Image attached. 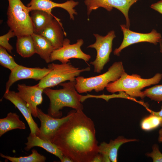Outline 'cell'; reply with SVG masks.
<instances>
[{"label": "cell", "mask_w": 162, "mask_h": 162, "mask_svg": "<svg viewBox=\"0 0 162 162\" xmlns=\"http://www.w3.org/2000/svg\"><path fill=\"white\" fill-rule=\"evenodd\" d=\"M51 142L74 162H92L99 153L94 123L82 110H72Z\"/></svg>", "instance_id": "1"}, {"label": "cell", "mask_w": 162, "mask_h": 162, "mask_svg": "<svg viewBox=\"0 0 162 162\" xmlns=\"http://www.w3.org/2000/svg\"><path fill=\"white\" fill-rule=\"evenodd\" d=\"M76 81L62 82L59 85L62 88L53 89L50 88L44 89L43 92L50 101L47 110L48 114L56 118H61L62 115L61 111L63 107L72 108L76 111L82 110V102L87 98V95L79 94L76 89Z\"/></svg>", "instance_id": "2"}, {"label": "cell", "mask_w": 162, "mask_h": 162, "mask_svg": "<svg viewBox=\"0 0 162 162\" xmlns=\"http://www.w3.org/2000/svg\"><path fill=\"white\" fill-rule=\"evenodd\" d=\"M162 78V74L160 73L151 78L144 79L138 74L129 75L125 72L116 81L110 83L106 89L111 93L125 92L131 97L143 99L145 96L141 91L145 87L158 83Z\"/></svg>", "instance_id": "3"}, {"label": "cell", "mask_w": 162, "mask_h": 162, "mask_svg": "<svg viewBox=\"0 0 162 162\" xmlns=\"http://www.w3.org/2000/svg\"><path fill=\"white\" fill-rule=\"evenodd\" d=\"M125 72L122 62H115L102 74L88 78L77 76L75 79V88L79 93L93 90L98 92L103 90L110 83L116 81Z\"/></svg>", "instance_id": "4"}, {"label": "cell", "mask_w": 162, "mask_h": 162, "mask_svg": "<svg viewBox=\"0 0 162 162\" xmlns=\"http://www.w3.org/2000/svg\"><path fill=\"white\" fill-rule=\"evenodd\" d=\"M7 23L17 37L34 33V28L28 7L21 0H8Z\"/></svg>", "instance_id": "5"}, {"label": "cell", "mask_w": 162, "mask_h": 162, "mask_svg": "<svg viewBox=\"0 0 162 162\" xmlns=\"http://www.w3.org/2000/svg\"><path fill=\"white\" fill-rule=\"evenodd\" d=\"M50 72L40 80L38 83L40 87L44 89L54 87L66 81H75L76 77L80 73L89 71V67L81 69L75 67L69 62L67 63L57 64L52 63L48 65Z\"/></svg>", "instance_id": "6"}, {"label": "cell", "mask_w": 162, "mask_h": 162, "mask_svg": "<svg viewBox=\"0 0 162 162\" xmlns=\"http://www.w3.org/2000/svg\"><path fill=\"white\" fill-rule=\"evenodd\" d=\"M93 35L96 41L87 48L95 49L97 55L95 59L91 62L90 64L93 66L94 72L100 73L105 64L110 61V56L112 51V41L116 36L113 30L111 31L104 36L97 34Z\"/></svg>", "instance_id": "7"}, {"label": "cell", "mask_w": 162, "mask_h": 162, "mask_svg": "<svg viewBox=\"0 0 162 162\" xmlns=\"http://www.w3.org/2000/svg\"><path fill=\"white\" fill-rule=\"evenodd\" d=\"M70 40L64 39L62 46L53 50L50 56L51 62L58 60L62 63H67L70 62L71 58L82 59L87 63L91 56L84 52L81 47L84 43L82 39H78L76 43L70 44Z\"/></svg>", "instance_id": "8"}, {"label": "cell", "mask_w": 162, "mask_h": 162, "mask_svg": "<svg viewBox=\"0 0 162 162\" xmlns=\"http://www.w3.org/2000/svg\"><path fill=\"white\" fill-rule=\"evenodd\" d=\"M120 26L123 33V39L120 46L114 51V55L119 56L123 49L135 43L147 42L156 45L162 41L161 34L154 29L149 33H142L131 31L125 25H121Z\"/></svg>", "instance_id": "9"}, {"label": "cell", "mask_w": 162, "mask_h": 162, "mask_svg": "<svg viewBox=\"0 0 162 162\" xmlns=\"http://www.w3.org/2000/svg\"><path fill=\"white\" fill-rule=\"evenodd\" d=\"M140 0H85L84 3L87 7V14L89 16L92 11L99 8H103L108 11L113 8L120 11L124 15L126 21V27L130 26L128 11L131 6Z\"/></svg>", "instance_id": "10"}, {"label": "cell", "mask_w": 162, "mask_h": 162, "mask_svg": "<svg viewBox=\"0 0 162 162\" xmlns=\"http://www.w3.org/2000/svg\"><path fill=\"white\" fill-rule=\"evenodd\" d=\"M37 112V117L40 122L39 134L38 136L42 139L51 142L59 127L71 116L72 110L66 116L60 118H54L48 114H46L38 107Z\"/></svg>", "instance_id": "11"}, {"label": "cell", "mask_w": 162, "mask_h": 162, "mask_svg": "<svg viewBox=\"0 0 162 162\" xmlns=\"http://www.w3.org/2000/svg\"><path fill=\"white\" fill-rule=\"evenodd\" d=\"M51 70L48 68H30L19 64L11 71L8 80L6 83L5 92L9 91L12 85L20 80L32 79L36 81L40 80Z\"/></svg>", "instance_id": "12"}, {"label": "cell", "mask_w": 162, "mask_h": 162, "mask_svg": "<svg viewBox=\"0 0 162 162\" xmlns=\"http://www.w3.org/2000/svg\"><path fill=\"white\" fill-rule=\"evenodd\" d=\"M17 94L26 103L32 116L37 117L38 106L43 101L42 93L44 89L39 87L38 84L29 86L25 84H18Z\"/></svg>", "instance_id": "13"}, {"label": "cell", "mask_w": 162, "mask_h": 162, "mask_svg": "<svg viewBox=\"0 0 162 162\" xmlns=\"http://www.w3.org/2000/svg\"><path fill=\"white\" fill-rule=\"evenodd\" d=\"M78 4V2L73 0H68L61 3L55 2L51 0H31L27 6L30 11L38 10H43L49 14H51L52 10L53 8H61L68 12L70 20H74V15L77 14L74 8Z\"/></svg>", "instance_id": "14"}, {"label": "cell", "mask_w": 162, "mask_h": 162, "mask_svg": "<svg viewBox=\"0 0 162 162\" xmlns=\"http://www.w3.org/2000/svg\"><path fill=\"white\" fill-rule=\"evenodd\" d=\"M3 97L11 102L21 113L29 127L30 134L38 135L39 128L33 119L31 112L26 102L22 99L14 91L5 92Z\"/></svg>", "instance_id": "15"}, {"label": "cell", "mask_w": 162, "mask_h": 162, "mask_svg": "<svg viewBox=\"0 0 162 162\" xmlns=\"http://www.w3.org/2000/svg\"><path fill=\"white\" fill-rule=\"evenodd\" d=\"M37 34L47 39L55 50L61 47L66 34L64 30L60 20L55 17Z\"/></svg>", "instance_id": "16"}, {"label": "cell", "mask_w": 162, "mask_h": 162, "mask_svg": "<svg viewBox=\"0 0 162 162\" xmlns=\"http://www.w3.org/2000/svg\"><path fill=\"white\" fill-rule=\"evenodd\" d=\"M136 139H127L120 136L114 140H111L109 143L101 142L98 146V153L108 156L111 161L117 162L118 152L120 146L123 144L130 142L138 141Z\"/></svg>", "instance_id": "17"}, {"label": "cell", "mask_w": 162, "mask_h": 162, "mask_svg": "<svg viewBox=\"0 0 162 162\" xmlns=\"http://www.w3.org/2000/svg\"><path fill=\"white\" fill-rule=\"evenodd\" d=\"M27 139V142L25 143L26 146L24 148L25 151L28 152L33 147H39L58 157L60 160L63 158L64 155L62 152L51 142L43 140L36 134L30 133Z\"/></svg>", "instance_id": "18"}, {"label": "cell", "mask_w": 162, "mask_h": 162, "mask_svg": "<svg viewBox=\"0 0 162 162\" xmlns=\"http://www.w3.org/2000/svg\"><path fill=\"white\" fill-rule=\"evenodd\" d=\"M35 51V53L47 63L51 62V53L55 49L51 43L44 37L33 33L32 35Z\"/></svg>", "instance_id": "19"}, {"label": "cell", "mask_w": 162, "mask_h": 162, "mask_svg": "<svg viewBox=\"0 0 162 162\" xmlns=\"http://www.w3.org/2000/svg\"><path fill=\"white\" fill-rule=\"evenodd\" d=\"M26 128L25 123L15 112H10L5 117L0 119V137L10 130Z\"/></svg>", "instance_id": "20"}, {"label": "cell", "mask_w": 162, "mask_h": 162, "mask_svg": "<svg viewBox=\"0 0 162 162\" xmlns=\"http://www.w3.org/2000/svg\"><path fill=\"white\" fill-rule=\"evenodd\" d=\"M17 53L23 58H28L35 53L33 40L31 35L17 37L16 44Z\"/></svg>", "instance_id": "21"}, {"label": "cell", "mask_w": 162, "mask_h": 162, "mask_svg": "<svg viewBox=\"0 0 162 162\" xmlns=\"http://www.w3.org/2000/svg\"><path fill=\"white\" fill-rule=\"evenodd\" d=\"M30 17L34 28V33L38 34L54 17L52 14L40 10L30 11Z\"/></svg>", "instance_id": "22"}, {"label": "cell", "mask_w": 162, "mask_h": 162, "mask_svg": "<svg viewBox=\"0 0 162 162\" xmlns=\"http://www.w3.org/2000/svg\"><path fill=\"white\" fill-rule=\"evenodd\" d=\"M32 154L28 156H20L18 157H12L5 155L1 153L0 156L3 158L9 160L11 162H44L46 159L43 155L39 154L37 150L33 149Z\"/></svg>", "instance_id": "23"}, {"label": "cell", "mask_w": 162, "mask_h": 162, "mask_svg": "<svg viewBox=\"0 0 162 162\" xmlns=\"http://www.w3.org/2000/svg\"><path fill=\"white\" fill-rule=\"evenodd\" d=\"M162 118L151 113L143 118L141 123L142 129L145 131L154 129L160 126Z\"/></svg>", "instance_id": "24"}, {"label": "cell", "mask_w": 162, "mask_h": 162, "mask_svg": "<svg viewBox=\"0 0 162 162\" xmlns=\"http://www.w3.org/2000/svg\"><path fill=\"white\" fill-rule=\"evenodd\" d=\"M7 51L5 49L0 46V64L11 71L19 64Z\"/></svg>", "instance_id": "25"}, {"label": "cell", "mask_w": 162, "mask_h": 162, "mask_svg": "<svg viewBox=\"0 0 162 162\" xmlns=\"http://www.w3.org/2000/svg\"><path fill=\"white\" fill-rule=\"evenodd\" d=\"M145 97L158 103L162 101V85H156L143 91Z\"/></svg>", "instance_id": "26"}, {"label": "cell", "mask_w": 162, "mask_h": 162, "mask_svg": "<svg viewBox=\"0 0 162 162\" xmlns=\"http://www.w3.org/2000/svg\"><path fill=\"white\" fill-rule=\"evenodd\" d=\"M15 36L14 32L10 29L7 33L0 37V46L5 49L10 53H11L13 47L9 43V40L10 38Z\"/></svg>", "instance_id": "27"}, {"label": "cell", "mask_w": 162, "mask_h": 162, "mask_svg": "<svg viewBox=\"0 0 162 162\" xmlns=\"http://www.w3.org/2000/svg\"><path fill=\"white\" fill-rule=\"evenodd\" d=\"M152 152L146 153V156L152 158L154 162H162V153L159 150L158 146L154 144L152 146Z\"/></svg>", "instance_id": "28"}, {"label": "cell", "mask_w": 162, "mask_h": 162, "mask_svg": "<svg viewBox=\"0 0 162 162\" xmlns=\"http://www.w3.org/2000/svg\"><path fill=\"white\" fill-rule=\"evenodd\" d=\"M150 7L162 14V0L152 4Z\"/></svg>", "instance_id": "29"}, {"label": "cell", "mask_w": 162, "mask_h": 162, "mask_svg": "<svg viewBox=\"0 0 162 162\" xmlns=\"http://www.w3.org/2000/svg\"><path fill=\"white\" fill-rule=\"evenodd\" d=\"M102 161V155L101 154L99 153L94 157L92 162H101Z\"/></svg>", "instance_id": "30"}, {"label": "cell", "mask_w": 162, "mask_h": 162, "mask_svg": "<svg viewBox=\"0 0 162 162\" xmlns=\"http://www.w3.org/2000/svg\"><path fill=\"white\" fill-rule=\"evenodd\" d=\"M150 111L151 113L155 115L162 118V106L161 107V110L158 112H154L151 110H150Z\"/></svg>", "instance_id": "31"}, {"label": "cell", "mask_w": 162, "mask_h": 162, "mask_svg": "<svg viewBox=\"0 0 162 162\" xmlns=\"http://www.w3.org/2000/svg\"><path fill=\"white\" fill-rule=\"evenodd\" d=\"M60 161L62 162H74L70 158L64 155H63V158Z\"/></svg>", "instance_id": "32"}, {"label": "cell", "mask_w": 162, "mask_h": 162, "mask_svg": "<svg viewBox=\"0 0 162 162\" xmlns=\"http://www.w3.org/2000/svg\"><path fill=\"white\" fill-rule=\"evenodd\" d=\"M158 140L159 142H162V128L158 131Z\"/></svg>", "instance_id": "33"}, {"label": "cell", "mask_w": 162, "mask_h": 162, "mask_svg": "<svg viewBox=\"0 0 162 162\" xmlns=\"http://www.w3.org/2000/svg\"><path fill=\"white\" fill-rule=\"evenodd\" d=\"M160 52L162 53V41L160 43Z\"/></svg>", "instance_id": "34"}, {"label": "cell", "mask_w": 162, "mask_h": 162, "mask_svg": "<svg viewBox=\"0 0 162 162\" xmlns=\"http://www.w3.org/2000/svg\"><path fill=\"white\" fill-rule=\"evenodd\" d=\"M160 126H161V127H162V119H161V122Z\"/></svg>", "instance_id": "35"}, {"label": "cell", "mask_w": 162, "mask_h": 162, "mask_svg": "<svg viewBox=\"0 0 162 162\" xmlns=\"http://www.w3.org/2000/svg\"></svg>", "instance_id": "36"}]
</instances>
